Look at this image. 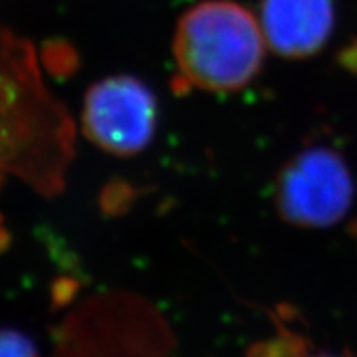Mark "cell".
<instances>
[{
  "label": "cell",
  "instance_id": "3957f363",
  "mask_svg": "<svg viewBox=\"0 0 357 357\" xmlns=\"http://www.w3.org/2000/svg\"><path fill=\"white\" fill-rule=\"evenodd\" d=\"M158 123V101L132 77H111L93 84L83 106V129L101 149L132 155L149 144Z\"/></svg>",
  "mask_w": 357,
  "mask_h": 357
},
{
  "label": "cell",
  "instance_id": "277c9868",
  "mask_svg": "<svg viewBox=\"0 0 357 357\" xmlns=\"http://www.w3.org/2000/svg\"><path fill=\"white\" fill-rule=\"evenodd\" d=\"M333 22V0H261L263 35L281 56L318 53L331 35Z\"/></svg>",
  "mask_w": 357,
  "mask_h": 357
},
{
  "label": "cell",
  "instance_id": "6da1fadb",
  "mask_svg": "<svg viewBox=\"0 0 357 357\" xmlns=\"http://www.w3.org/2000/svg\"><path fill=\"white\" fill-rule=\"evenodd\" d=\"M265 35L253 13L230 0H207L187 10L174 35V58L184 82L212 93L248 84L261 68Z\"/></svg>",
  "mask_w": 357,
  "mask_h": 357
},
{
  "label": "cell",
  "instance_id": "5b68a950",
  "mask_svg": "<svg viewBox=\"0 0 357 357\" xmlns=\"http://www.w3.org/2000/svg\"><path fill=\"white\" fill-rule=\"evenodd\" d=\"M0 357H38L33 341L13 329L0 331Z\"/></svg>",
  "mask_w": 357,
  "mask_h": 357
},
{
  "label": "cell",
  "instance_id": "8992f818",
  "mask_svg": "<svg viewBox=\"0 0 357 357\" xmlns=\"http://www.w3.org/2000/svg\"><path fill=\"white\" fill-rule=\"evenodd\" d=\"M303 357H344V356H337V354H328V352H321V354H310V356H303Z\"/></svg>",
  "mask_w": 357,
  "mask_h": 357
},
{
  "label": "cell",
  "instance_id": "7a4b0ae2",
  "mask_svg": "<svg viewBox=\"0 0 357 357\" xmlns=\"http://www.w3.org/2000/svg\"><path fill=\"white\" fill-rule=\"evenodd\" d=\"M278 215L301 229H328L344 220L354 181L344 155L331 146L301 149L281 167L275 182Z\"/></svg>",
  "mask_w": 357,
  "mask_h": 357
}]
</instances>
